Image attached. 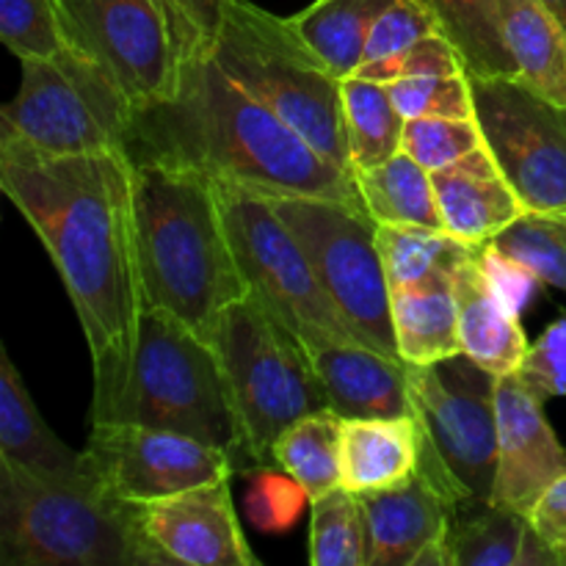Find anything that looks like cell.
Returning <instances> with one entry per match:
<instances>
[{
  "mask_svg": "<svg viewBox=\"0 0 566 566\" xmlns=\"http://www.w3.org/2000/svg\"><path fill=\"white\" fill-rule=\"evenodd\" d=\"M517 376L539 401L566 396V315L531 343Z\"/></svg>",
  "mask_w": 566,
  "mask_h": 566,
  "instance_id": "f35d334b",
  "label": "cell"
},
{
  "mask_svg": "<svg viewBox=\"0 0 566 566\" xmlns=\"http://www.w3.org/2000/svg\"><path fill=\"white\" fill-rule=\"evenodd\" d=\"M566 473V451L545 401L517 374L497 376V479L492 503L528 517L542 492Z\"/></svg>",
  "mask_w": 566,
  "mask_h": 566,
  "instance_id": "2e32d148",
  "label": "cell"
},
{
  "mask_svg": "<svg viewBox=\"0 0 566 566\" xmlns=\"http://www.w3.org/2000/svg\"><path fill=\"white\" fill-rule=\"evenodd\" d=\"M528 525L562 562L566 553V473L542 492L528 512Z\"/></svg>",
  "mask_w": 566,
  "mask_h": 566,
  "instance_id": "7bdbcfd3",
  "label": "cell"
},
{
  "mask_svg": "<svg viewBox=\"0 0 566 566\" xmlns=\"http://www.w3.org/2000/svg\"><path fill=\"white\" fill-rule=\"evenodd\" d=\"M210 55L238 86L352 175L343 77L307 48L287 17L271 14L252 0H227Z\"/></svg>",
  "mask_w": 566,
  "mask_h": 566,
  "instance_id": "8992f818",
  "label": "cell"
},
{
  "mask_svg": "<svg viewBox=\"0 0 566 566\" xmlns=\"http://www.w3.org/2000/svg\"><path fill=\"white\" fill-rule=\"evenodd\" d=\"M385 86L403 119H420V116L475 119V99L468 72L403 77V81L385 83Z\"/></svg>",
  "mask_w": 566,
  "mask_h": 566,
  "instance_id": "e575fe53",
  "label": "cell"
},
{
  "mask_svg": "<svg viewBox=\"0 0 566 566\" xmlns=\"http://www.w3.org/2000/svg\"><path fill=\"white\" fill-rule=\"evenodd\" d=\"M205 337L224 365L252 473L276 470L274 446L282 431L329 409L310 348L249 293Z\"/></svg>",
  "mask_w": 566,
  "mask_h": 566,
  "instance_id": "52a82bcc",
  "label": "cell"
},
{
  "mask_svg": "<svg viewBox=\"0 0 566 566\" xmlns=\"http://www.w3.org/2000/svg\"><path fill=\"white\" fill-rule=\"evenodd\" d=\"M420 473L448 506L492 503L497 479V376L468 354L409 365Z\"/></svg>",
  "mask_w": 566,
  "mask_h": 566,
  "instance_id": "ba28073f",
  "label": "cell"
},
{
  "mask_svg": "<svg viewBox=\"0 0 566 566\" xmlns=\"http://www.w3.org/2000/svg\"><path fill=\"white\" fill-rule=\"evenodd\" d=\"M186 55L210 53L227 0H164Z\"/></svg>",
  "mask_w": 566,
  "mask_h": 566,
  "instance_id": "60d3db41",
  "label": "cell"
},
{
  "mask_svg": "<svg viewBox=\"0 0 566 566\" xmlns=\"http://www.w3.org/2000/svg\"><path fill=\"white\" fill-rule=\"evenodd\" d=\"M457 72H468L464 70L462 53L457 50V44H453L446 33H431V36L415 42L412 48L390 55V59L359 64L354 75L365 77V81L392 83L403 81V77L457 75Z\"/></svg>",
  "mask_w": 566,
  "mask_h": 566,
  "instance_id": "8d00e7d4",
  "label": "cell"
},
{
  "mask_svg": "<svg viewBox=\"0 0 566 566\" xmlns=\"http://www.w3.org/2000/svg\"><path fill=\"white\" fill-rule=\"evenodd\" d=\"M539 3L545 6V9L551 11L558 22H562L564 31H566V0H539Z\"/></svg>",
  "mask_w": 566,
  "mask_h": 566,
  "instance_id": "ee69618b",
  "label": "cell"
},
{
  "mask_svg": "<svg viewBox=\"0 0 566 566\" xmlns=\"http://www.w3.org/2000/svg\"><path fill=\"white\" fill-rule=\"evenodd\" d=\"M138 528L160 564L254 566L258 558L238 523L230 479L136 503Z\"/></svg>",
  "mask_w": 566,
  "mask_h": 566,
  "instance_id": "9a60e30c",
  "label": "cell"
},
{
  "mask_svg": "<svg viewBox=\"0 0 566 566\" xmlns=\"http://www.w3.org/2000/svg\"><path fill=\"white\" fill-rule=\"evenodd\" d=\"M392 329L398 354L409 365H434L462 352L453 274L392 291Z\"/></svg>",
  "mask_w": 566,
  "mask_h": 566,
  "instance_id": "603a6c76",
  "label": "cell"
},
{
  "mask_svg": "<svg viewBox=\"0 0 566 566\" xmlns=\"http://www.w3.org/2000/svg\"><path fill=\"white\" fill-rule=\"evenodd\" d=\"M64 42L108 66L136 108L169 97L182 50L164 0H53Z\"/></svg>",
  "mask_w": 566,
  "mask_h": 566,
  "instance_id": "4fadbf2b",
  "label": "cell"
},
{
  "mask_svg": "<svg viewBox=\"0 0 566 566\" xmlns=\"http://www.w3.org/2000/svg\"><path fill=\"white\" fill-rule=\"evenodd\" d=\"M365 517V566H415L437 542H448L453 509L423 473L392 490L357 492Z\"/></svg>",
  "mask_w": 566,
  "mask_h": 566,
  "instance_id": "e0dca14e",
  "label": "cell"
},
{
  "mask_svg": "<svg viewBox=\"0 0 566 566\" xmlns=\"http://www.w3.org/2000/svg\"><path fill=\"white\" fill-rule=\"evenodd\" d=\"M258 475L260 481L249 495V514L258 528L282 531L296 520L298 506H302V501L296 497H307V492L287 473L274 475V470H263Z\"/></svg>",
  "mask_w": 566,
  "mask_h": 566,
  "instance_id": "ab89813d",
  "label": "cell"
},
{
  "mask_svg": "<svg viewBox=\"0 0 566 566\" xmlns=\"http://www.w3.org/2000/svg\"><path fill=\"white\" fill-rule=\"evenodd\" d=\"M492 247L534 271L542 285L566 293V210H528Z\"/></svg>",
  "mask_w": 566,
  "mask_h": 566,
  "instance_id": "d6a6232c",
  "label": "cell"
},
{
  "mask_svg": "<svg viewBox=\"0 0 566 566\" xmlns=\"http://www.w3.org/2000/svg\"><path fill=\"white\" fill-rule=\"evenodd\" d=\"M528 517L495 503L457 509L448 528L451 566H520Z\"/></svg>",
  "mask_w": 566,
  "mask_h": 566,
  "instance_id": "f546056e",
  "label": "cell"
},
{
  "mask_svg": "<svg viewBox=\"0 0 566 566\" xmlns=\"http://www.w3.org/2000/svg\"><path fill=\"white\" fill-rule=\"evenodd\" d=\"M431 33H446V28L426 0H392L370 28L363 64L390 59Z\"/></svg>",
  "mask_w": 566,
  "mask_h": 566,
  "instance_id": "74e56055",
  "label": "cell"
},
{
  "mask_svg": "<svg viewBox=\"0 0 566 566\" xmlns=\"http://www.w3.org/2000/svg\"><path fill=\"white\" fill-rule=\"evenodd\" d=\"M381 263L390 291L420 285L440 274H453L479 247L448 235L446 230L423 224H379L376 227Z\"/></svg>",
  "mask_w": 566,
  "mask_h": 566,
  "instance_id": "f1b7e54d",
  "label": "cell"
},
{
  "mask_svg": "<svg viewBox=\"0 0 566 566\" xmlns=\"http://www.w3.org/2000/svg\"><path fill=\"white\" fill-rule=\"evenodd\" d=\"M479 258H481V265H484L486 276H490V282L495 285V291L506 298L509 307L523 313L525 304H528L531 298L536 296V291H539L542 285L539 276H536L531 269H525L523 263H517V260L497 252L492 243L481 247Z\"/></svg>",
  "mask_w": 566,
  "mask_h": 566,
  "instance_id": "b9f144b4",
  "label": "cell"
},
{
  "mask_svg": "<svg viewBox=\"0 0 566 566\" xmlns=\"http://www.w3.org/2000/svg\"><path fill=\"white\" fill-rule=\"evenodd\" d=\"M329 409L343 420L415 418L409 363L363 343H326L310 348Z\"/></svg>",
  "mask_w": 566,
  "mask_h": 566,
  "instance_id": "ac0fdd59",
  "label": "cell"
},
{
  "mask_svg": "<svg viewBox=\"0 0 566 566\" xmlns=\"http://www.w3.org/2000/svg\"><path fill=\"white\" fill-rule=\"evenodd\" d=\"M352 180L376 224H423L442 230L431 171L407 153L392 155L370 169H354Z\"/></svg>",
  "mask_w": 566,
  "mask_h": 566,
  "instance_id": "484cf974",
  "label": "cell"
},
{
  "mask_svg": "<svg viewBox=\"0 0 566 566\" xmlns=\"http://www.w3.org/2000/svg\"><path fill=\"white\" fill-rule=\"evenodd\" d=\"M3 566H164L125 503L86 468L42 475L0 464Z\"/></svg>",
  "mask_w": 566,
  "mask_h": 566,
  "instance_id": "277c9868",
  "label": "cell"
},
{
  "mask_svg": "<svg viewBox=\"0 0 566 566\" xmlns=\"http://www.w3.org/2000/svg\"><path fill=\"white\" fill-rule=\"evenodd\" d=\"M343 486L376 492L401 486L418 473L420 440L415 418L343 420Z\"/></svg>",
  "mask_w": 566,
  "mask_h": 566,
  "instance_id": "44dd1931",
  "label": "cell"
},
{
  "mask_svg": "<svg viewBox=\"0 0 566 566\" xmlns=\"http://www.w3.org/2000/svg\"><path fill=\"white\" fill-rule=\"evenodd\" d=\"M130 160L180 166L260 197H329L363 205L352 175L243 86L210 53L182 59L169 97L136 108Z\"/></svg>",
  "mask_w": 566,
  "mask_h": 566,
  "instance_id": "7a4b0ae2",
  "label": "cell"
},
{
  "mask_svg": "<svg viewBox=\"0 0 566 566\" xmlns=\"http://www.w3.org/2000/svg\"><path fill=\"white\" fill-rule=\"evenodd\" d=\"M0 188L59 269L92 352V423H114L142 318L133 164L125 149L44 153L0 130Z\"/></svg>",
  "mask_w": 566,
  "mask_h": 566,
  "instance_id": "6da1fadb",
  "label": "cell"
},
{
  "mask_svg": "<svg viewBox=\"0 0 566 566\" xmlns=\"http://www.w3.org/2000/svg\"><path fill=\"white\" fill-rule=\"evenodd\" d=\"M0 39L17 59H42L64 48L53 0H0Z\"/></svg>",
  "mask_w": 566,
  "mask_h": 566,
  "instance_id": "d590c367",
  "label": "cell"
},
{
  "mask_svg": "<svg viewBox=\"0 0 566 566\" xmlns=\"http://www.w3.org/2000/svg\"><path fill=\"white\" fill-rule=\"evenodd\" d=\"M479 147H486L479 119L420 116V119H407L403 125L401 153H407L429 171L457 164L459 158Z\"/></svg>",
  "mask_w": 566,
  "mask_h": 566,
  "instance_id": "836d02e7",
  "label": "cell"
},
{
  "mask_svg": "<svg viewBox=\"0 0 566 566\" xmlns=\"http://www.w3.org/2000/svg\"><path fill=\"white\" fill-rule=\"evenodd\" d=\"M216 186L249 296L276 315L307 348L359 343L321 287L302 243L274 213L269 199L235 186Z\"/></svg>",
  "mask_w": 566,
  "mask_h": 566,
  "instance_id": "8fae6325",
  "label": "cell"
},
{
  "mask_svg": "<svg viewBox=\"0 0 566 566\" xmlns=\"http://www.w3.org/2000/svg\"><path fill=\"white\" fill-rule=\"evenodd\" d=\"M426 3L437 11L446 36L462 53L468 75L517 77V64L503 44L497 0H426Z\"/></svg>",
  "mask_w": 566,
  "mask_h": 566,
  "instance_id": "4dcf8cb0",
  "label": "cell"
},
{
  "mask_svg": "<svg viewBox=\"0 0 566 566\" xmlns=\"http://www.w3.org/2000/svg\"><path fill=\"white\" fill-rule=\"evenodd\" d=\"M484 144L525 210H566V105L512 75H470Z\"/></svg>",
  "mask_w": 566,
  "mask_h": 566,
  "instance_id": "7c38bea8",
  "label": "cell"
},
{
  "mask_svg": "<svg viewBox=\"0 0 566 566\" xmlns=\"http://www.w3.org/2000/svg\"><path fill=\"white\" fill-rule=\"evenodd\" d=\"M310 503L307 562L313 566H365V517L357 492L335 486Z\"/></svg>",
  "mask_w": 566,
  "mask_h": 566,
  "instance_id": "1f68e13d",
  "label": "cell"
},
{
  "mask_svg": "<svg viewBox=\"0 0 566 566\" xmlns=\"http://www.w3.org/2000/svg\"><path fill=\"white\" fill-rule=\"evenodd\" d=\"M562 566H566V553L562 556Z\"/></svg>",
  "mask_w": 566,
  "mask_h": 566,
  "instance_id": "f6af8a7d",
  "label": "cell"
},
{
  "mask_svg": "<svg viewBox=\"0 0 566 566\" xmlns=\"http://www.w3.org/2000/svg\"><path fill=\"white\" fill-rule=\"evenodd\" d=\"M479 254L481 247L453 271L462 352L490 374H517L531 343L520 326V313L495 291Z\"/></svg>",
  "mask_w": 566,
  "mask_h": 566,
  "instance_id": "ffe728a7",
  "label": "cell"
},
{
  "mask_svg": "<svg viewBox=\"0 0 566 566\" xmlns=\"http://www.w3.org/2000/svg\"><path fill=\"white\" fill-rule=\"evenodd\" d=\"M442 230L470 247H486L512 221L528 213L523 199L486 147L431 171Z\"/></svg>",
  "mask_w": 566,
  "mask_h": 566,
  "instance_id": "d6986e66",
  "label": "cell"
},
{
  "mask_svg": "<svg viewBox=\"0 0 566 566\" xmlns=\"http://www.w3.org/2000/svg\"><path fill=\"white\" fill-rule=\"evenodd\" d=\"M130 164L144 307L166 310L208 335L213 321L249 293L232 252L219 186L180 166Z\"/></svg>",
  "mask_w": 566,
  "mask_h": 566,
  "instance_id": "3957f363",
  "label": "cell"
},
{
  "mask_svg": "<svg viewBox=\"0 0 566 566\" xmlns=\"http://www.w3.org/2000/svg\"><path fill=\"white\" fill-rule=\"evenodd\" d=\"M343 418L332 409L307 415L280 434L274 446V462L280 473H287L307 501L343 486L340 468Z\"/></svg>",
  "mask_w": 566,
  "mask_h": 566,
  "instance_id": "4316f807",
  "label": "cell"
},
{
  "mask_svg": "<svg viewBox=\"0 0 566 566\" xmlns=\"http://www.w3.org/2000/svg\"><path fill=\"white\" fill-rule=\"evenodd\" d=\"M296 235L326 296L363 346L401 359L392 329V291L363 205L329 197H265Z\"/></svg>",
  "mask_w": 566,
  "mask_h": 566,
  "instance_id": "30bf717a",
  "label": "cell"
},
{
  "mask_svg": "<svg viewBox=\"0 0 566 566\" xmlns=\"http://www.w3.org/2000/svg\"><path fill=\"white\" fill-rule=\"evenodd\" d=\"M83 468L125 503L158 501L235 475L219 448L136 423H92Z\"/></svg>",
  "mask_w": 566,
  "mask_h": 566,
  "instance_id": "5bb4252c",
  "label": "cell"
},
{
  "mask_svg": "<svg viewBox=\"0 0 566 566\" xmlns=\"http://www.w3.org/2000/svg\"><path fill=\"white\" fill-rule=\"evenodd\" d=\"M390 3L392 0H315L287 20L337 77H348L363 64L370 28Z\"/></svg>",
  "mask_w": 566,
  "mask_h": 566,
  "instance_id": "d4e9b609",
  "label": "cell"
},
{
  "mask_svg": "<svg viewBox=\"0 0 566 566\" xmlns=\"http://www.w3.org/2000/svg\"><path fill=\"white\" fill-rule=\"evenodd\" d=\"M0 464L42 475L83 468V451L66 446L44 423L6 348H0Z\"/></svg>",
  "mask_w": 566,
  "mask_h": 566,
  "instance_id": "7402d4cb",
  "label": "cell"
},
{
  "mask_svg": "<svg viewBox=\"0 0 566 566\" xmlns=\"http://www.w3.org/2000/svg\"><path fill=\"white\" fill-rule=\"evenodd\" d=\"M114 423L193 437L224 451L232 473H252L230 381L213 343L166 310H142L130 381Z\"/></svg>",
  "mask_w": 566,
  "mask_h": 566,
  "instance_id": "5b68a950",
  "label": "cell"
},
{
  "mask_svg": "<svg viewBox=\"0 0 566 566\" xmlns=\"http://www.w3.org/2000/svg\"><path fill=\"white\" fill-rule=\"evenodd\" d=\"M343 119L352 171L379 166L401 153L407 119L396 108L385 83L357 75L343 77Z\"/></svg>",
  "mask_w": 566,
  "mask_h": 566,
  "instance_id": "83f0119b",
  "label": "cell"
},
{
  "mask_svg": "<svg viewBox=\"0 0 566 566\" xmlns=\"http://www.w3.org/2000/svg\"><path fill=\"white\" fill-rule=\"evenodd\" d=\"M501 33L517 81L566 105V31L539 0H497Z\"/></svg>",
  "mask_w": 566,
  "mask_h": 566,
  "instance_id": "cb8c5ba5",
  "label": "cell"
},
{
  "mask_svg": "<svg viewBox=\"0 0 566 566\" xmlns=\"http://www.w3.org/2000/svg\"><path fill=\"white\" fill-rule=\"evenodd\" d=\"M20 70L0 130L59 155L125 149L136 103L108 66L64 44L53 55L22 59Z\"/></svg>",
  "mask_w": 566,
  "mask_h": 566,
  "instance_id": "9c48e42d",
  "label": "cell"
}]
</instances>
